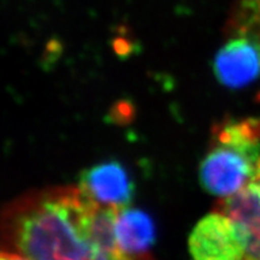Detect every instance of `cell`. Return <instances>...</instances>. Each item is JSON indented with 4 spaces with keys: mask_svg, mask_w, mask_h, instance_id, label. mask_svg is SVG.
<instances>
[{
    "mask_svg": "<svg viewBox=\"0 0 260 260\" xmlns=\"http://www.w3.org/2000/svg\"><path fill=\"white\" fill-rule=\"evenodd\" d=\"M79 187L93 201L115 209L130 204L134 184L128 171L118 161H106L87 169L80 177Z\"/></svg>",
    "mask_w": 260,
    "mask_h": 260,
    "instance_id": "obj_5",
    "label": "cell"
},
{
    "mask_svg": "<svg viewBox=\"0 0 260 260\" xmlns=\"http://www.w3.org/2000/svg\"><path fill=\"white\" fill-rule=\"evenodd\" d=\"M119 248L130 255H148L155 241V224L147 212L140 209H119L115 222Z\"/></svg>",
    "mask_w": 260,
    "mask_h": 260,
    "instance_id": "obj_6",
    "label": "cell"
},
{
    "mask_svg": "<svg viewBox=\"0 0 260 260\" xmlns=\"http://www.w3.org/2000/svg\"><path fill=\"white\" fill-rule=\"evenodd\" d=\"M240 29L242 35L260 30V0H241Z\"/></svg>",
    "mask_w": 260,
    "mask_h": 260,
    "instance_id": "obj_7",
    "label": "cell"
},
{
    "mask_svg": "<svg viewBox=\"0 0 260 260\" xmlns=\"http://www.w3.org/2000/svg\"><path fill=\"white\" fill-rule=\"evenodd\" d=\"M213 71L224 87L248 86L260 75L259 45L247 35L226 42L214 57Z\"/></svg>",
    "mask_w": 260,
    "mask_h": 260,
    "instance_id": "obj_4",
    "label": "cell"
},
{
    "mask_svg": "<svg viewBox=\"0 0 260 260\" xmlns=\"http://www.w3.org/2000/svg\"><path fill=\"white\" fill-rule=\"evenodd\" d=\"M209 193L226 198L260 177V121H228L214 130L213 146L200 165Z\"/></svg>",
    "mask_w": 260,
    "mask_h": 260,
    "instance_id": "obj_2",
    "label": "cell"
},
{
    "mask_svg": "<svg viewBox=\"0 0 260 260\" xmlns=\"http://www.w3.org/2000/svg\"><path fill=\"white\" fill-rule=\"evenodd\" d=\"M118 210L95 203L80 187L27 194L4 212L3 249L29 260H154L119 248Z\"/></svg>",
    "mask_w": 260,
    "mask_h": 260,
    "instance_id": "obj_1",
    "label": "cell"
},
{
    "mask_svg": "<svg viewBox=\"0 0 260 260\" xmlns=\"http://www.w3.org/2000/svg\"><path fill=\"white\" fill-rule=\"evenodd\" d=\"M191 260H243L245 236L232 218L219 211L205 216L188 241Z\"/></svg>",
    "mask_w": 260,
    "mask_h": 260,
    "instance_id": "obj_3",
    "label": "cell"
},
{
    "mask_svg": "<svg viewBox=\"0 0 260 260\" xmlns=\"http://www.w3.org/2000/svg\"><path fill=\"white\" fill-rule=\"evenodd\" d=\"M0 260H29L25 258V256L18 254V253L6 251V249H3L2 252V258Z\"/></svg>",
    "mask_w": 260,
    "mask_h": 260,
    "instance_id": "obj_8",
    "label": "cell"
}]
</instances>
